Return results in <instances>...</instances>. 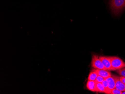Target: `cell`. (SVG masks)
Returning <instances> with one entry per match:
<instances>
[{
  "mask_svg": "<svg viewBox=\"0 0 125 94\" xmlns=\"http://www.w3.org/2000/svg\"><path fill=\"white\" fill-rule=\"evenodd\" d=\"M92 66L95 69L106 70L104 66L97 55H93L92 57ZM107 71V70H106Z\"/></svg>",
  "mask_w": 125,
  "mask_h": 94,
  "instance_id": "3957f363",
  "label": "cell"
},
{
  "mask_svg": "<svg viewBox=\"0 0 125 94\" xmlns=\"http://www.w3.org/2000/svg\"><path fill=\"white\" fill-rule=\"evenodd\" d=\"M93 70L96 72L99 75L103 77L104 79L108 78L112 76L111 73L110 72L106 70L97 69H94Z\"/></svg>",
  "mask_w": 125,
  "mask_h": 94,
  "instance_id": "52a82bcc",
  "label": "cell"
},
{
  "mask_svg": "<svg viewBox=\"0 0 125 94\" xmlns=\"http://www.w3.org/2000/svg\"><path fill=\"white\" fill-rule=\"evenodd\" d=\"M122 94H125V91L122 92Z\"/></svg>",
  "mask_w": 125,
  "mask_h": 94,
  "instance_id": "2e32d148",
  "label": "cell"
},
{
  "mask_svg": "<svg viewBox=\"0 0 125 94\" xmlns=\"http://www.w3.org/2000/svg\"><path fill=\"white\" fill-rule=\"evenodd\" d=\"M102 83V84L103 85H104V87L105 88V89H106V93H106L107 91V89H108V83L107 82V81L105 79Z\"/></svg>",
  "mask_w": 125,
  "mask_h": 94,
  "instance_id": "4fadbf2b",
  "label": "cell"
},
{
  "mask_svg": "<svg viewBox=\"0 0 125 94\" xmlns=\"http://www.w3.org/2000/svg\"><path fill=\"white\" fill-rule=\"evenodd\" d=\"M111 94H122V92L115 88L112 90Z\"/></svg>",
  "mask_w": 125,
  "mask_h": 94,
  "instance_id": "7c38bea8",
  "label": "cell"
},
{
  "mask_svg": "<svg viewBox=\"0 0 125 94\" xmlns=\"http://www.w3.org/2000/svg\"><path fill=\"white\" fill-rule=\"evenodd\" d=\"M117 73L121 76L125 77V68L119 69L116 71Z\"/></svg>",
  "mask_w": 125,
  "mask_h": 94,
  "instance_id": "8fae6325",
  "label": "cell"
},
{
  "mask_svg": "<svg viewBox=\"0 0 125 94\" xmlns=\"http://www.w3.org/2000/svg\"><path fill=\"white\" fill-rule=\"evenodd\" d=\"M98 75L97 73L93 70V71L91 72L89 74L88 77V80L95 81Z\"/></svg>",
  "mask_w": 125,
  "mask_h": 94,
  "instance_id": "30bf717a",
  "label": "cell"
},
{
  "mask_svg": "<svg viewBox=\"0 0 125 94\" xmlns=\"http://www.w3.org/2000/svg\"><path fill=\"white\" fill-rule=\"evenodd\" d=\"M115 81V88L122 92L125 91V84L123 83L120 79V77L113 75Z\"/></svg>",
  "mask_w": 125,
  "mask_h": 94,
  "instance_id": "8992f818",
  "label": "cell"
},
{
  "mask_svg": "<svg viewBox=\"0 0 125 94\" xmlns=\"http://www.w3.org/2000/svg\"><path fill=\"white\" fill-rule=\"evenodd\" d=\"M111 63L112 71H117L125 68V63L117 57H109Z\"/></svg>",
  "mask_w": 125,
  "mask_h": 94,
  "instance_id": "7a4b0ae2",
  "label": "cell"
},
{
  "mask_svg": "<svg viewBox=\"0 0 125 94\" xmlns=\"http://www.w3.org/2000/svg\"><path fill=\"white\" fill-rule=\"evenodd\" d=\"M120 79L123 83L125 84V77L121 76L120 77Z\"/></svg>",
  "mask_w": 125,
  "mask_h": 94,
  "instance_id": "9a60e30c",
  "label": "cell"
},
{
  "mask_svg": "<svg viewBox=\"0 0 125 94\" xmlns=\"http://www.w3.org/2000/svg\"><path fill=\"white\" fill-rule=\"evenodd\" d=\"M95 92L105 93L106 89L102 83H96Z\"/></svg>",
  "mask_w": 125,
  "mask_h": 94,
  "instance_id": "9c48e42d",
  "label": "cell"
},
{
  "mask_svg": "<svg viewBox=\"0 0 125 94\" xmlns=\"http://www.w3.org/2000/svg\"><path fill=\"white\" fill-rule=\"evenodd\" d=\"M109 5L112 13L117 15L125 8V0H109Z\"/></svg>",
  "mask_w": 125,
  "mask_h": 94,
  "instance_id": "6da1fadb",
  "label": "cell"
},
{
  "mask_svg": "<svg viewBox=\"0 0 125 94\" xmlns=\"http://www.w3.org/2000/svg\"><path fill=\"white\" fill-rule=\"evenodd\" d=\"M99 58L104 64L106 70L108 71H112L111 63L109 57L100 56Z\"/></svg>",
  "mask_w": 125,
  "mask_h": 94,
  "instance_id": "277c9868",
  "label": "cell"
},
{
  "mask_svg": "<svg viewBox=\"0 0 125 94\" xmlns=\"http://www.w3.org/2000/svg\"><path fill=\"white\" fill-rule=\"evenodd\" d=\"M106 80L108 83V89L106 94H111L112 90L115 88V81L113 76H111L108 78H106Z\"/></svg>",
  "mask_w": 125,
  "mask_h": 94,
  "instance_id": "5b68a950",
  "label": "cell"
},
{
  "mask_svg": "<svg viewBox=\"0 0 125 94\" xmlns=\"http://www.w3.org/2000/svg\"><path fill=\"white\" fill-rule=\"evenodd\" d=\"M104 79H105L103 77L98 75L95 80V81L96 83H102L104 80Z\"/></svg>",
  "mask_w": 125,
  "mask_h": 94,
  "instance_id": "5bb4252c",
  "label": "cell"
},
{
  "mask_svg": "<svg viewBox=\"0 0 125 94\" xmlns=\"http://www.w3.org/2000/svg\"><path fill=\"white\" fill-rule=\"evenodd\" d=\"M96 82L95 81L88 80L86 84V87L88 90L95 92Z\"/></svg>",
  "mask_w": 125,
  "mask_h": 94,
  "instance_id": "ba28073f",
  "label": "cell"
}]
</instances>
